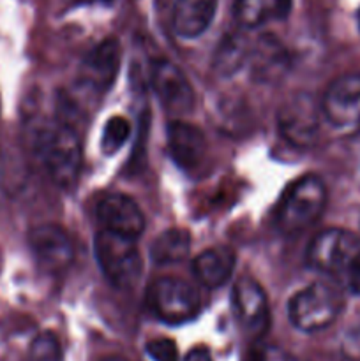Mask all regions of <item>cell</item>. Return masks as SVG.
Masks as SVG:
<instances>
[{"mask_svg": "<svg viewBox=\"0 0 360 361\" xmlns=\"http://www.w3.org/2000/svg\"><path fill=\"white\" fill-rule=\"evenodd\" d=\"M32 148L46 175L62 189H73L81 171V143L73 126L42 120L32 133Z\"/></svg>", "mask_w": 360, "mask_h": 361, "instance_id": "6da1fadb", "label": "cell"}, {"mask_svg": "<svg viewBox=\"0 0 360 361\" xmlns=\"http://www.w3.org/2000/svg\"><path fill=\"white\" fill-rule=\"evenodd\" d=\"M327 204V187L316 175H304L282 194L275 210V226L284 235L306 231L321 217Z\"/></svg>", "mask_w": 360, "mask_h": 361, "instance_id": "7a4b0ae2", "label": "cell"}, {"mask_svg": "<svg viewBox=\"0 0 360 361\" xmlns=\"http://www.w3.org/2000/svg\"><path fill=\"white\" fill-rule=\"evenodd\" d=\"M342 309L339 291L323 282H314L293 295L288 303L289 323L302 334H316L337 319Z\"/></svg>", "mask_w": 360, "mask_h": 361, "instance_id": "3957f363", "label": "cell"}, {"mask_svg": "<svg viewBox=\"0 0 360 361\" xmlns=\"http://www.w3.org/2000/svg\"><path fill=\"white\" fill-rule=\"evenodd\" d=\"M95 259L104 277L120 289L133 288L141 275L136 240L101 229L94 240Z\"/></svg>", "mask_w": 360, "mask_h": 361, "instance_id": "277c9868", "label": "cell"}, {"mask_svg": "<svg viewBox=\"0 0 360 361\" xmlns=\"http://www.w3.org/2000/svg\"><path fill=\"white\" fill-rule=\"evenodd\" d=\"M147 305L162 323L184 324L200 314L201 298L189 282L162 277L148 286Z\"/></svg>", "mask_w": 360, "mask_h": 361, "instance_id": "5b68a950", "label": "cell"}, {"mask_svg": "<svg viewBox=\"0 0 360 361\" xmlns=\"http://www.w3.org/2000/svg\"><path fill=\"white\" fill-rule=\"evenodd\" d=\"M360 252V238L346 229L330 228L318 233L309 243L306 261L313 270L335 275L348 271Z\"/></svg>", "mask_w": 360, "mask_h": 361, "instance_id": "8992f818", "label": "cell"}, {"mask_svg": "<svg viewBox=\"0 0 360 361\" xmlns=\"http://www.w3.org/2000/svg\"><path fill=\"white\" fill-rule=\"evenodd\" d=\"M321 106L309 94H295L279 108L277 129L289 145L307 148L320 130Z\"/></svg>", "mask_w": 360, "mask_h": 361, "instance_id": "52a82bcc", "label": "cell"}, {"mask_svg": "<svg viewBox=\"0 0 360 361\" xmlns=\"http://www.w3.org/2000/svg\"><path fill=\"white\" fill-rule=\"evenodd\" d=\"M321 115L337 129L360 123V74H344L332 81L320 101Z\"/></svg>", "mask_w": 360, "mask_h": 361, "instance_id": "ba28073f", "label": "cell"}, {"mask_svg": "<svg viewBox=\"0 0 360 361\" xmlns=\"http://www.w3.org/2000/svg\"><path fill=\"white\" fill-rule=\"evenodd\" d=\"M150 81L162 108L172 115H187L194 108V90L186 74L164 59L152 60Z\"/></svg>", "mask_w": 360, "mask_h": 361, "instance_id": "9c48e42d", "label": "cell"}, {"mask_svg": "<svg viewBox=\"0 0 360 361\" xmlns=\"http://www.w3.org/2000/svg\"><path fill=\"white\" fill-rule=\"evenodd\" d=\"M233 312L244 334L253 338L263 337L270 326L267 295L253 279H240L233 288Z\"/></svg>", "mask_w": 360, "mask_h": 361, "instance_id": "30bf717a", "label": "cell"}, {"mask_svg": "<svg viewBox=\"0 0 360 361\" xmlns=\"http://www.w3.org/2000/svg\"><path fill=\"white\" fill-rule=\"evenodd\" d=\"M122 60V49L115 37H108L99 42L81 62V85L95 94H104L113 87Z\"/></svg>", "mask_w": 360, "mask_h": 361, "instance_id": "8fae6325", "label": "cell"}, {"mask_svg": "<svg viewBox=\"0 0 360 361\" xmlns=\"http://www.w3.org/2000/svg\"><path fill=\"white\" fill-rule=\"evenodd\" d=\"M28 245L37 263L52 274L64 271L73 263V242L56 224H42L32 229L28 233Z\"/></svg>", "mask_w": 360, "mask_h": 361, "instance_id": "7c38bea8", "label": "cell"}, {"mask_svg": "<svg viewBox=\"0 0 360 361\" xmlns=\"http://www.w3.org/2000/svg\"><path fill=\"white\" fill-rule=\"evenodd\" d=\"M168 154L172 161L184 171H193L200 168L207 155V137L203 130L196 126L173 120L169 122L168 130Z\"/></svg>", "mask_w": 360, "mask_h": 361, "instance_id": "4fadbf2b", "label": "cell"}, {"mask_svg": "<svg viewBox=\"0 0 360 361\" xmlns=\"http://www.w3.org/2000/svg\"><path fill=\"white\" fill-rule=\"evenodd\" d=\"M97 219L106 231L138 240L145 231V217L136 203L124 194H112L101 200L97 207Z\"/></svg>", "mask_w": 360, "mask_h": 361, "instance_id": "5bb4252c", "label": "cell"}, {"mask_svg": "<svg viewBox=\"0 0 360 361\" xmlns=\"http://www.w3.org/2000/svg\"><path fill=\"white\" fill-rule=\"evenodd\" d=\"M217 0H176L173 28L184 39L200 37L215 16Z\"/></svg>", "mask_w": 360, "mask_h": 361, "instance_id": "9a60e30c", "label": "cell"}, {"mask_svg": "<svg viewBox=\"0 0 360 361\" xmlns=\"http://www.w3.org/2000/svg\"><path fill=\"white\" fill-rule=\"evenodd\" d=\"M236 256L229 247H212L193 261V274L205 288H221L235 270Z\"/></svg>", "mask_w": 360, "mask_h": 361, "instance_id": "2e32d148", "label": "cell"}, {"mask_svg": "<svg viewBox=\"0 0 360 361\" xmlns=\"http://www.w3.org/2000/svg\"><path fill=\"white\" fill-rule=\"evenodd\" d=\"M251 63L256 80H279L288 69V53L272 35H261L254 49H251Z\"/></svg>", "mask_w": 360, "mask_h": 361, "instance_id": "e0dca14e", "label": "cell"}, {"mask_svg": "<svg viewBox=\"0 0 360 361\" xmlns=\"http://www.w3.org/2000/svg\"><path fill=\"white\" fill-rule=\"evenodd\" d=\"M292 4V0H236L235 18L242 27L256 28L270 20L288 16Z\"/></svg>", "mask_w": 360, "mask_h": 361, "instance_id": "ac0fdd59", "label": "cell"}, {"mask_svg": "<svg viewBox=\"0 0 360 361\" xmlns=\"http://www.w3.org/2000/svg\"><path fill=\"white\" fill-rule=\"evenodd\" d=\"M191 250V235L187 229L172 228L162 231L150 245V257L157 264L180 263Z\"/></svg>", "mask_w": 360, "mask_h": 361, "instance_id": "d6986e66", "label": "cell"}, {"mask_svg": "<svg viewBox=\"0 0 360 361\" xmlns=\"http://www.w3.org/2000/svg\"><path fill=\"white\" fill-rule=\"evenodd\" d=\"M249 55L251 48L247 46L246 39L242 35H226L214 55V69L221 76H232V74L239 73L240 67L249 59Z\"/></svg>", "mask_w": 360, "mask_h": 361, "instance_id": "ffe728a7", "label": "cell"}, {"mask_svg": "<svg viewBox=\"0 0 360 361\" xmlns=\"http://www.w3.org/2000/svg\"><path fill=\"white\" fill-rule=\"evenodd\" d=\"M131 136V123L124 116L115 115L106 122L101 136V150L104 155H115Z\"/></svg>", "mask_w": 360, "mask_h": 361, "instance_id": "44dd1931", "label": "cell"}, {"mask_svg": "<svg viewBox=\"0 0 360 361\" xmlns=\"http://www.w3.org/2000/svg\"><path fill=\"white\" fill-rule=\"evenodd\" d=\"M27 361H64L59 338L49 331L39 334L28 348Z\"/></svg>", "mask_w": 360, "mask_h": 361, "instance_id": "7402d4cb", "label": "cell"}, {"mask_svg": "<svg viewBox=\"0 0 360 361\" xmlns=\"http://www.w3.org/2000/svg\"><path fill=\"white\" fill-rule=\"evenodd\" d=\"M249 361H300L296 356L289 355L284 349L277 348V345L272 344H254L251 348L249 353Z\"/></svg>", "mask_w": 360, "mask_h": 361, "instance_id": "603a6c76", "label": "cell"}, {"mask_svg": "<svg viewBox=\"0 0 360 361\" xmlns=\"http://www.w3.org/2000/svg\"><path fill=\"white\" fill-rule=\"evenodd\" d=\"M147 355L154 361H179V349L169 338H154L147 344Z\"/></svg>", "mask_w": 360, "mask_h": 361, "instance_id": "cb8c5ba5", "label": "cell"}, {"mask_svg": "<svg viewBox=\"0 0 360 361\" xmlns=\"http://www.w3.org/2000/svg\"><path fill=\"white\" fill-rule=\"evenodd\" d=\"M341 361H360V321L353 324L342 337Z\"/></svg>", "mask_w": 360, "mask_h": 361, "instance_id": "d4e9b609", "label": "cell"}, {"mask_svg": "<svg viewBox=\"0 0 360 361\" xmlns=\"http://www.w3.org/2000/svg\"><path fill=\"white\" fill-rule=\"evenodd\" d=\"M348 286L355 295H360V252L356 254V257L353 259L352 267L348 268Z\"/></svg>", "mask_w": 360, "mask_h": 361, "instance_id": "484cf974", "label": "cell"}, {"mask_svg": "<svg viewBox=\"0 0 360 361\" xmlns=\"http://www.w3.org/2000/svg\"><path fill=\"white\" fill-rule=\"evenodd\" d=\"M184 361H214L212 360L210 353L207 351L205 348H196V349H191L187 353V356L184 358Z\"/></svg>", "mask_w": 360, "mask_h": 361, "instance_id": "4316f807", "label": "cell"}, {"mask_svg": "<svg viewBox=\"0 0 360 361\" xmlns=\"http://www.w3.org/2000/svg\"><path fill=\"white\" fill-rule=\"evenodd\" d=\"M76 4H90V2H97V0H73ZM99 2H112V0H99Z\"/></svg>", "mask_w": 360, "mask_h": 361, "instance_id": "83f0119b", "label": "cell"}, {"mask_svg": "<svg viewBox=\"0 0 360 361\" xmlns=\"http://www.w3.org/2000/svg\"><path fill=\"white\" fill-rule=\"evenodd\" d=\"M104 361H126V360H122V358H108V360H104Z\"/></svg>", "mask_w": 360, "mask_h": 361, "instance_id": "f1b7e54d", "label": "cell"}]
</instances>
